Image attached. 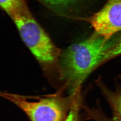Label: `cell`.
Masks as SVG:
<instances>
[{"mask_svg":"<svg viewBox=\"0 0 121 121\" xmlns=\"http://www.w3.org/2000/svg\"><path fill=\"white\" fill-rule=\"evenodd\" d=\"M96 32L84 41L70 46L61 53L59 77L71 95L81 90L89 74L105 62L107 52L114 42Z\"/></svg>","mask_w":121,"mask_h":121,"instance_id":"6da1fadb","label":"cell"},{"mask_svg":"<svg viewBox=\"0 0 121 121\" xmlns=\"http://www.w3.org/2000/svg\"><path fill=\"white\" fill-rule=\"evenodd\" d=\"M22 40L35 58L44 73L59 77L60 49L37 22L28 8L10 16Z\"/></svg>","mask_w":121,"mask_h":121,"instance_id":"7a4b0ae2","label":"cell"},{"mask_svg":"<svg viewBox=\"0 0 121 121\" xmlns=\"http://www.w3.org/2000/svg\"><path fill=\"white\" fill-rule=\"evenodd\" d=\"M61 93L26 96L3 92L0 95L22 110L31 121H64L75 93L65 97Z\"/></svg>","mask_w":121,"mask_h":121,"instance_id":"3957f363","label":"cell"},{"mask_svg":"<svg viewBox=\"0 0 121 121\" xmlns=\"http://www.w3.org/2000/svg\"><path fill=\"white\" fill-rule=\"evenodd\" d=\"M84 20L91 24L95 32L110 40L121 31V0H108L102 9Z\"/></svg>","mask_w":121,"mask_h":121,"instance_id":"277c9868","label":"cell"},{"mask_svg":"<svg viewBox=\"0 0 121 121\" xmlns=\"http://www.w3.org/2000/svg\"><path fill=\"white\" fill-rule=\"evenodd\" d=\"M96 83L113 111V115L121 120V90L112 91L107 87L99 78Z\"/></svg>","mask_w":121,"mask_h":121,"instance_id":"5b68a950","label":"cell"},{"mask_svg":"<svg viewBox=\"0 0 121 121\" xmlns=\"http://www.w3.org/2000/svg\"><path fill=\"white\" fill-rule=\"evenodd\" d=\"M0 5L10 17L28 8L24 0H0Z\"/></svg>","mask_w":121,"mask_h":121,"instance_id":"8992f818","label":"cell"},{"mask_svg":"<svg viewBox=\"0 0 121 121\" xmlns=\"http://www.w3.org/2000/svg\"><path fill=\"white\" fill-rule=\"evenodd\" d=\"M51 9L58 11L69 10L80 0H37Z\"/></svg>","mask_w":121,"mask_h":121,"instance_id":"52a82bcc","label":"cell"},{"mask_svg":"<svg viewBox=\"0 0 121 121\" xmlns=\"http://www.w3.org/2000/svg\"><path fill=\"white\" fill-rule=\"evenodd\" d=\"M83 108L86 111L87 118L94 121H121V119L114 116L112 118H109L100 108H90L85 105H83Z\"/></svg>","mask_w":121,"mask_h":121,"instance_id":"ba28073f","label":"cell"},{"mask_svg":"<svg viewBox=\"0 0 121 121\" xmlns=\"http://www.w3.org/2000/svg\"><path fill=\"white\" fill-rule=\"evenodd\" d=\"M82 106L80 92L75 95L68 114L64 121H80L79 113Z\"/></svg>","mask_w":121,"mask_h":121,"instance_id":"9c48e42d","label":"cell"},{"mask_svg":"<svg viewBox=\"0 0 121 121\" xmlns=\"http://www.w3.org/2000/svg\"><path fill=\"white\" fill-rule=\"evenodd\" d=\"M121 55V37L118 40L114 42L113 45L107 52L105 62Z\"/></svg>","mask_w":121,"mask_h":121,"instance_id":"30bf717a","label":"cell"}]
</instances>
